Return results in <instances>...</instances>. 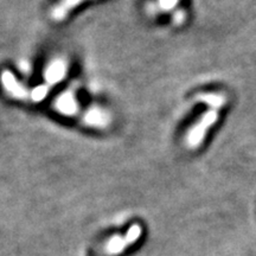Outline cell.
Returning a JSON list of instances; mask_svg holds the SVG:
<instances>
[{
  "instance_id": "1",
  "label": "cell",
  "mask_w": 256,
  "mask_h": 256,
  "mask_svg": "<svg viewBox=\"0 0 256 256\" xmlns=\"http://www.w3.org/2000/svg\"><path fill=\"white\" fill-rule=\"evenodd\" d=\"M142 228L140 224H133L124 235H115L110 238L104 246V252L107 255L116 256L136 243L140 238Z\"/></svg>"
},
{
  "instance_id": "2",
  "label": "cell",
  "mask_w": 256,
  "mask_h": 256,
  "mask_svg": "<svg viewBox=\"0 0 256 256\" xmlns=\"http://www.w3.org/2000/svg\"><path fill=\"white\" fill-rule=\"evenodd\" d=\"M2 82L4 88L8 90V94H11L12 98H18V100H28L31 98V94L25 89L23 86L19 84L17 80L14 76V74L10 72L8 70H4L2 74Z\"/></svg>"
},
{
  "instance_id": "3",
  "label": "cell",
  "mask_w": 256,
  "mask_h": 256,
  "mask_svg": "<svg viewBox=\"0 0 256 256\" xmlns=\"http://www.w3.org/2000/svg\"><path fill=\"white\" fill-rule=\"evenodd\" d=\"M66 72V66L62 60H56L48 66L46 72V80L48 82V86H52L55 83L60 82Z\"/></svg>"
},
{
  "instance_id": "4",
  "label": "cell",
  "mask_w": 256,
  "mask_h": 256,
  "mask_svg": "<svg viewBox=\"0 0 256 256\" xmlns=\"http://www.w3.org/2000/svg\"><path fill=\"white\" fill-rule=\"evenodd\" d=\"M82 2H84V0H60L58 4L54 8L52 12H51L52 19L56 22L62 20V19H64L69 14V12L74 8L78 6Z\"/></svg>"
},
{
  "instance_id": "5",
  "label": "cell",
  "mask_w": 256,
  "mask_h": 256,
  "mask_svg": "<svg viewBox=\"0 0 256 256\" xmlns=\"http://www.w3.org/2000/svg\"><path fill=\"white\" fill-rule=\"evenodd\" d=\"M56 108L60 113L66 115H72L78 112V104L72 94H63L56 102Z\"/></svg>"
},
{
  "instance_id": "6",
  "label": "cell",
  "mask_w": 256,
  "mask_h": 256,
  "mask_svg": "<svg viewBox=\"0 0 256 256\" xmlns=\"http://www.w3.org/2000/svg\"><path fill=\"white\" fill-rule=\"evenodd\" d=\"M48 92H49V86H48V84L40 86V87L34 88V90H32L31 98L34 102H40V101L43 100L44 98H46Z\"/></svg>"
}]
</instances>
